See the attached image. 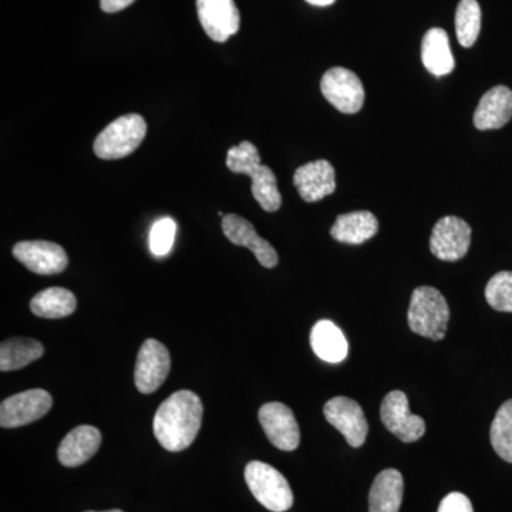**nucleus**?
<instances>
[{"mask_svg":"<svg viewBox=\"0 0 512 512\" xmlns=\"http://www.w3.org/2000/svg\"><path fill=\"white\" fill-rule=\"evenodd\" d=\"M202 413L201 399L191 390L171 394L154 416L153 430L158 443L173 453L190 447L200 433Z\"/></svg>","mask_w":512,"mask_h":512,"instance_id":"obj_1","label":"nucleus"},{"mask_svg":"<svg viewBox=\"0 0 512 512\" xmlns=\"http://www.w3.org/2000/svg\"><path fill=\"white\" fill-rule=\"evenodd\" d=\"M227 167L234 174H245L252 178V195L266 212L281 208L282 195L276 184V175L268 165L261 163L258 148L249 141L231 147L227 153Z\"/></svg>","mask_w":512,"mask_h":512,"instance_id":"obj_2","label":"nucleus"},{"mask_svg":"<svg viewBox=\"0 0 512 512\" xmlns=\"http://www.w3.org/2000/svg\"><path fill=\"white\" fill-rule=\"evenodd\" d=\"M450 308L440 291L431 286L414 289L409 308V326L417 335L431 340L444 339Z\"/></svg>","mask_w":512,"mask_h":512,"instance_id":"obj_3","label":"nucleus"},{"mask_svg":"<svg viewBox=\"0 0 512 512\" xmlns=\"http://www.w3.org/2000/svg\"><path fill=\"white\" fill-rule=\"evenodd\" d=\"M146 134V120L140 114H126L101 131L94 141V154L101 160H120L134 153Z\"/></svg>","mask_w":512,"mask_h":512,"instance_id":"obj_4","label":"nucleus"},{"mask_svg":"<svg viewBox=\"0 0 512 512\" xmlns=\"http://www.w3.org/2000/svg\"><path fill=\"white\" fill-rule=\"evenodd\" d=\"M245 481L259 504L272 512H285L293 505L291 485L276 468L262 461L245 467Z\"/></svg>","mask_w":512,"mask_h":512,"instance_id":"obj_5","label":"nucleus"},{"mask_svg":"<svg viewBox=\"0 0 512 512\" xmlns=\"http://www.w3.org/2000/svg\"><path fill=\"white\" fill-rule=\"evenodd\" d=\"M323 97L340 113L355 114L365 103V89L357 74L345 67H333L320 82Z\"/></svg>","mask_w":512,"mask_h":512,"instance_id":"obj_6","label":"nucleus"},{"mask_svg":"<svg viewBox=\"0 0 512 512\" xmlns=\"http://www.w3.org/2000/svg\"><path fill=\"white\" fill-rule=\"evenodd\" d=\"M53 406L52 394L43 389L26 390L3 400L0 406V426L16 429L42 419Z\"/></svg>","mask_w":512,"mask_h":512,"instance_id":"obj_7","label":"nucleus"},{"mask_svg":"<svg viewBox=\"0 0 512 512\" xmlns=\"http://www.w3.org/2000/svg\"><path fill=\"white\" fill-rule=\"evenodd\" d=\"M380 417L386 429L403 443L420 440L426 433V423L410 412L409 399L400 390H394L384 397Z\"/></svg>","mask_w":512,"mask_h":512,"instance_id":"obj_8","label":"nucleus"},{"mask_svg":"<svg viewBox=\"0 0 512 512\" xmlns=\"http://www.w3.org/2000/svg\"><path fill=\"white\" fill-rule=\"evenodd\" d=\"M171 369V357L163 343L156 339H147L138 352L134 382L138 392L150 394L156 392L165 382Z\"/></svg>","mask_w":512,"mask_h":512,"instance_id":"obj_9","label":"nucleus"},{"mask_svg":"<svg viewBox=\"0 0 512 512\" xmlns=\"http://www.w3.org/2000/svg\"><path fill=\"white\" fill-rule=\"evenodd\" d=\"M471 245V227L461 218L448 215L434 225L430 249L441 261L456 262L467 255Z\"/></svg>","mask_w":512,"mask_h":512,"instance_id":"obj_10","label":"nucleus"},{"mask_svg":"<svg viewBox=\"0 0 512 512\" xmlns=\"http://www.w3.org/2000/svg\"><path fill=\"white\" fill-rule=\"evenodd\" d=\"M326 420L343 434L349 446L362 447L365 444L369 424L362 407L349 397H333L323 407Z\"/></svg>","mask_w":512,"mask_h":512,"instance_id":"obj_11","label":"nucleus"},{"mask_svg":"<svg viewBox=\"0 0 512 512\" xmlns=\"http://www.w3.org/2000/svg\"><path fill=\"white\" fill-rule=\"evenodd\" d=\"M259 423L266 437L276 448L282 451H293L301 441L298 421L295 414L284 403H266L259 409Z\"/></svg>","mask_w":512,"mask_h":512,"instance_id":"obj_12","label":"nucleus"},{"mask_svg":"<svg viewBox=\"0 0 512 512\" xmlns=\"http://www.w3.org/2000/svg\"><path fill=\"white\" fill-rule=\"evenodd\" d=\"M13 256L37 275H56L69 265V256L60 245L49 241H23L13 247Z\"/></svg>","mask_w":512,"mask_h":512,"instance_id":"obj_13","label":"nucleus"},{"mask_svg":"<svg viewBox=\"0 0 512 512\" xmlns=\"http://www.w3.org/2000/svg\"><path fill=\"white\" fill-rule=\"evenodd\" d=\"M198 18L210 39L227 42L239 30V12L234 0H197Z\"/></svg>","mask_w":512,"mask_h":512,"instance_id":"obj_14","label":"nucleus"},{"mask_svg":"<svg viewBox=\"0 0 512 512\" xmlns=\"http://www.w3.org/2000/svg\"><path fill=\"white\" fill-rule=\"evenodd\" d=\"M222 231L232 244L251 249L252 254L264 268H274L278 265V254L274 247L264 238L259 237L254 225L245 218L235 214L225 215L222 218Z\"/></svg>","mask_w":512,"mask_h":512,"instance_id":"obj_15","label":"nucleus"},{"mask_svg":"<svg viewBox=\"0 0 512 512\" xmlns=\"http://www.w3.org/2000/svg\"><path fill=\"white\" fill-rule=\"evenodd\" d=\"M293 185L303 201L318 202L336 190V173L326 160L312 161L299 167L293 175Z\"/></svg>","mask_w":512,"mask_h":512,"instance_id":"obj_16","label":"nucleus"},{"mask_svg":"<svg viewBox=\"0 0 512 512\" xmlns=\"http://www.w3.org/2000/svg\"><path fill=\"white\" fill-rule=\"evenodd\" d=\"M101 446V433L93 426H79L60 443L57 457L64 467H80L89 461Z\"/></svg>","mask_w":512,"mask_h":512,"instance_id":"obj_17","label":"nucleus"},{"mask_svg":"<svg viewBox=\"0 0 512 512\" xmlns=\"http://www.w3.org/2000/svg\"><path fill=\"white\" fill-rule=\"evenodd\" d=\"M511 119L512 92L508 87L497 86L481 97L474 113V126L478 130H497Z\"/></svg>","mask_w":512,"mask_h":512,"instance_id":"obj_18","label":"nucleus"},{"mask_svg":"<svg viewBox=\"0 0 512 512\" xmlns=\"http://www.w3.org/2000/svg\"><path fill=\"white\" fill-rule=\"evenodd\" d=\"M379 231V221L372 212L355 211L339 215L330 235L342 244L359 245L372 239Z\"/></svg>","mask_w":512,"mask_h":512,"instance_id":"obj_19","label":"nucleus"},{"mask_svg":"<svg viewBox=\"0 0 512 512\" xmlns=\"http://www.w3.org/2000/svg\"><path fill=\"white\" fill-rule=\"evenodd\" d=\"M403 494L404 481L400 471L394 468L382 471L370 488L369 512H399Z\"/></svg>","mask_w":512,"mask_h":512,"instance_id":"obj_20","label":"nucleus"},{"mask_svg":"<svg viewBox=\"0 0 512 512\" xmlns=\"http://www.w3.org/2000/svg\"><path fill=\"white\" fill-rule=\"evenodd\" d=\"M421 60L433 76L443 77L453 72L456 63L446 30L434 28L424 35L421 42Z\"/></svg>","mask_w":512,"mask_h":512,"instance_id":"obj_21","label":"nucleus"},{"mask_svg":"<svg viewBox=\"0 0 512 512\" xmlns=\"http://www.w3.org/2000/svg\"><path fill=\"white\" fill-rule=\"evenodd\" d=\"M311 346L313 352L323 362L340 363L348 357V339L343 335L342 330L330 320H319L313 326Z\"/></svg>","mask_w":512,"mask_h":512,"instance_id":"obj_22","label":"nucleus"},{"mask_svg":"<svg viewBox=\"0 0 512 512\" xmlns=\"http://www.w3.org/2000/svg\"><path fill=\"white\" fill-rule=\"evenodd\" d=\"M77 308L76 296L69 289L49 288L37 293L30 302V311L39 318L62 319Z\"/></svg>","mask_w":512,"mask_h":512,"instance_id":"obj_23","label":"nucleus"},{"mask_svg":"<svg viewBox=\"0 0 512 512\" xmlns=\"http://www.w3.org/2000/svg\"><path fill=\"white\" fill-rule=\"evenodd\" d=\"M45 348L35 339L13 338L0 346V370L12 372L36 362L43 356Z\"/></svg>","mask_w":512,"mask_h":512,"instance_id":"obj_24","label":"nucleus"},{"mask_svg":"<svg viewBox=\"0 0 512 512\" xmlns=\"http://www.w3.org/2000/svg\"><path fill=\"white\" fill-rule=\"evenodd\" d=\"M481 30V9L477 0H461L456 12V33L463 47L474 46Z\"/></svg>","mask_w":512,"mask_h":512,"instance_id":"obj_25","label":"nucleus"},{"mask_svg":"<svg viewBox=\"0 0 512 512\" xmlns=\"http://www.w3.org/2000/svg\"><path fill=\"white\" fill-rule=\"evenodd\" d=\"M490 439L495 453L512 464V400L505 402L495 414Z\"/></svg>","mask_w":512,"mask_h":512,"instance_id":"obj_26","label":"nucleus"},{"mask_svg":"<svg viewBox=\"0 0 512 512\" xmlns=\"http://www.w3.org/2000/svg\"><path fill=\"white\" fill-rule=\"evenodd\" d=\"M488 305L498 312H512V272H498L485 288Z\"/></svg>","mask_w":512,"mask_h":512,"instance_id":"obj_27","label":"nucleus"},{"mask_svg":"<svg viewBox=\"0 0 512 512\" xmlns=\"http://www.w3.org/2000/svg\"><path fill=\"white\" fill-rule=\"evenodd\" d=\"M177 224L171 218H161L153 225L150 232V249L156 256L170 254L173 249Z\"/></svg>","mask_w":512,"mask_h":512,"instance_id":"obj_28","label":"nucleus"},{"mask_svg":"<svg viewBox=\"0 0 512 512\" xmlns=\"http://www.w3.org/2000/svg\"><path fill=\"white\" fill-rule=\"evenodd\" d=\"M437 512H474L470 498L463 493H450L443 498Z\"/></svg>","mask_w":512,"mask_h":512,"instance_id":"obj_29","label":"nucleus"},{"mask_svg":"<svg viewBox=\"0 0 512 512\" xmlns=\"http://www.w3.org/2000/svg\"><path fill=\"white\" fill-rule=\"evenodd\" d=\"M134 2L136 0H100V6L103 12L117 13L133 5Z\"/></svg>","mask_w":512,"mask_h":512,"instance_id":"obj_30","label":"nucleus"},{"mask_svg":"<svg viewBox=\"0 0 512 512\" xmlns=\"http://www.w3.org/2000/svg\"><path fill=\"white\" fill-rule=\"evenodd\" d=\"M309 5L320 6V8H325V6L333 5L336 0H306Z\"/></svg>","mask_w":512,"mask_h":512,"instance_id":"obj_31","label":"nucleus"},{"mask_svg":"<svg viewBox=\"0 0 512 512\" xmlns=\"http://www.w3.org/2000/svg\"><path fill=\"white\" fill-rule=\"evenodd\" d=\"M86 512H97V511H86ZM100 512H124L121 510H110V511H100Z\"/></svg>","mask_w":512,"mask_h":512,"instance_id":"obj_32","label":"nucleus"}]
</instances>
